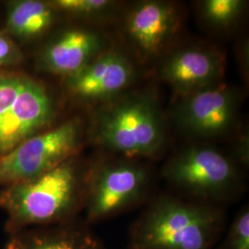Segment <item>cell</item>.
<instances>
[{
    "label": "cell",
    "instance_id": "11",
    "mask_svg": "<svg viewBox=\"0 0 249 249\" xmlns=\"http://www.w3.org/2000/svg\"><path fill=\"white\" fill-rule=\"evenodd\" d=\"M225 62V54L214 45L177 44L158 61L157 72L177 99L223 82Z\"/></svg>",
    "mask_w": 249,
    "mask_h": 249
},
{
    "label": "cell",
    "instance_id": "5",
    "mask_svg": "<svg viewBox=\"0 0 249 249\" xmlns=\"http://www.w3.org/2000/svg\"><path fill=\"white\" fill-rule=\"evenodd\" d=\"M56 114V102L44 83L0 70V157L50 128Z\"/></svg>",
    "mask_w": 249,
    "mask_h": 249
},
{
    "label": "cell",
    "instance_id": "4",
    "mask_svg": "<svg viewBox=\"0 0 249 249\" xmlns=\"http://www.w3.org/2000/svg\"><path fill=\"white\" fill-rule=\"evenodd\" d=\"M161 176L184 198L215 206L231 200L243 187L240 166L209 145H189L176 151Z\"/></svg>",
    "mask_w": 249,
    "mask_h": 249
},
{
    "label": "cell",
    "instance_id": "10",
    "mask_svg": "<svg viewBox=\"0 0 249 249\" xmlns=\"http://www.w3.org/2000/svg\"><path fill=\"white\" fill-rule=\"evenodd\" d=\"M142 66L122 45L112 44L76 74L66 78L72 98L97 107L132 89L142 77Z\"/></svg>",
    "mask_w": 249,
    "mask_h": 249
},
{
    "label": "cell",
    "instance_id": "3",
    "mask_svg": "<svg viewBox=\"0 0 249 249\" xmlns=\"http://www.w3.org/2000/svg\"><path fill=\"white\" fill-rule=\"evenodd\" d=\"M226 217L221 206L160 195L128 230V249H214Z\"/></svg>",
    "mask_w": 249,
    "mask_h": 249
},
{
    "label": "cell",
    "instance_id": "1",
    "mask_svg": "<svg viewBox=\"0 0 249 249\" xmlns=\"http://www.w3.org/2000/svg\"><path fill=\"white\" fill-rule=\"evenodd\" d=\"M89 163L74 157L37 178L0 190L8 234L76 220L83 211Z\"/></svg>",
    "mask_w": 249,
    "mask_h": 249
},
{
    "label": "cell",
    "instance_id": "18",
    "mask_svg": "<svg viewBox=\"0 0 249 249\" xmlns=\"http://www.w3.org/2000/svg\"><path fill=\"white\" fill-rule=\"evenodd\" d=\"M22 59V53L14 41L4 34H0V69L14 66Z\"/></svg>",
    "mask_w": 249,
    "mask_h": 249
},
{
    "label": "cell",
    "instance_id": "17",
    "mask_svg": "<svg viewBox=\"0 0 249 249\" xmlns=\"http://www.w3.org/2000/svg\"><path fill=\"white\" fill-rule=\"evenodd\" d=\"M214 249H249V205L235 215L225 237Z\"/></svg>",
    "mask_w": 249,
    "mask_h": 249
},
{
    "label": "cell",
    "instance_id": "6",
    "mask_svg": "<svg viewBox=\"0 0 249 249\" xmlns=\"http://www.w3.org/2000/svg\"><path fill=\"white\" fill-rule=\"evenodd\" d=\"M151 170L141 160L109 155L89 163L83 211L87 224L106 221L148 196Z\"/></svg>",
    "mask_w": 249,
    "mask_h": 249
},
{
    "label": "cell",
    "instance_id": "12",
    "mask_svg": "<svg viewBox=\"0 0 249 249\" xmlns=\"http://www.w3.org/2000/svg\"><path fill=\"white\" fill-rule=\"evenodd\" d=\"M113 42L105 32L89 27L66 29L45 45L39 56L44 71L68 78L80 71Z\"/></svg>",
    "mask_w": 249,
    "mask_h": 249
},
{
    "label": "cell",
    "instance_id": "9",
    "mask_svg": "<svg viewBox=\"0 0 249 249\" xmlns=\"http://www.w3.org/2000/svg\"><path fill=\"white\" fill-rule=\"evenodd\" d=\"M239 89L221 82L176 99L171 117L178 130L195 140H212L231 134L238 125Z\"/></svg>",
    "mask_w": 249,
    "mask_h": 249
},
{
    "label": "cell",
    "instance_id": "2",
    "mask_svg": "<svg viewBox=\"0 0 249 249\" xmlns=\"http://www.w3.org/2000/svg\"><path fill=\"white\" fill-rule=\"evenodd\" d=\"M87 136L110 155L152 160L166 147L167 120L152 90L130 89L93 108Z\"/></svg>",
    "mask_w": 249,
    "mask_h": 249
},
{
    "label": "cell",
    "instance_id": "16",
    "mask_svg": "<svg viewBox=\"0 0 249 249\" xmlns=\"http://www.w3.org/2000/svg\"><path fill=\"white\" fill-rule=\"evenodd\" d=\"M244 0H203L196 2V11L206 26L215 32H228L245 13Z\"/></svg>",
    "mask_w": 249,
    "mask_h": 249
},
{
    "label": "cell",
    "instance_id": "8",
    "mask_svg": "<svg viewBox=\"0 0 249 249\" xmlns=\"http://www.w3.org/2000/svg\"><path fill=\"white\" fill-rule=\"evenodd\" d=\"M178 3L142 0L124 5L117 22L124 49L142 67L158 62L177 45L183 25Z\"/></svg>",
    "mask_w": 249,
    "mask_h": 249
},
{
    "label": "cell",
    "instance_id": "14",
    "mask_svg": "<svg viewBox=\"0 0 249 249\" xmlns=\"http://www.w3.org/2000/svg\"><path fill=\"white\" fill-rule=\"evenodd\" d=\"M60 15L50 1H15L9 6L7 29L10 35L17 38L33 40L45 35Z\"/></svg>",
    "mask_w": 249,
    "mask_h": 249
},
{
    "label": "cell",
    "instance_id": "13",
    "mask_svg": "<svg viewBox=\"0 0 249 249\" xmlns=\"http://www.w3.org/2000/svg\"><path fill=\"white\" fill-rule=\"evenodd\" d=\"M5 249H107L89 224L76 220L9 234Z\"/></svg>",
    "mask_w": 249,
    "mask_h": 249
},
{
    "label": "cell",
    "instance_id": "19",
    "mask_svg": "<svg viewBox=\"0 0 249 249\" xmlns=\"http://www.w3.org/2000/svg\"><path fill=\"white\" fill-rule=\"evenodd\" d=\"M249 134L243 130L237 136V140L233 145V151L231 156L239 166L249 167Z\"/></svg>",
    "mask_w": 249,
    "mask_h": 249
},
{
    "label": "cell",
    "instance_id": "15",
    "mask_svg": "<svg viewBox=\"0 0 249 249\" xmlns=\"http://www.w3.org/2000/svg\"><path fill=\"white\" fill-rule=\"evenodd\" d=\"M50 3L60 14L94 24L117 22L124 7L113 0H53Z\"/></svg>",
    "mask_w": 249,
    "mask_h": 249
},
{
    "label": "cell",
    "instance_id": "20",
    "mask_svg": "<svg viewBox=\"0 0 249 249\" xmlns=\"http://www.w3.org/2000/svg\"><path fill=\"white\" fill-rule=\"evenodd\" d=\"M238 64L244 79H249V43L244 40L237 47Z\"/></svg>",
    "mask_w": 249,
    "mask_h": 249
},
{
    "label": "cell",
    "instance_id": "7",
    "mask_svg": "<svg viewBox=\"0 0 249 249\" xmlns=\"http://www.w3.org/2000/svg\"><path fill=\"white\" fill-rule=\"evenodd\" d=\"M87 135L74 117L26 140L0 157V187L31 180L77 157Z\"/></svg>",
    "mask_w": 249,
    "mask_h": 249
}]
</instances>
